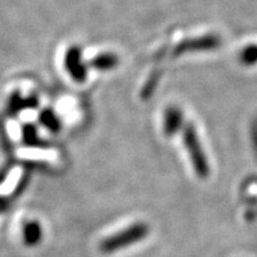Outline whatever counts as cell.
Wrapping results in <instances>:
<instances>
[{
	"label": "cell",
	"instance_id": "obj_1",
	"mask_svg": "<svg viewBox=\"0 0 257 257\" xmlns=\"http://www.w3.org/2000/svg\"><path fill=\"white\" fill-rule=\"evenodd\" d=\"M149 234V226L146 223H135L126 229L112 234L108 238L104 239L100 244V250L105 253H112L125 249L143 240Z\"/></svg>",
	"mask_w": 257,
	"mask_h": 257
},
{
	"label": "cell",
	"instance_id": "obj_2",
	"mask_svg": "<svg viewBox=\"0 0 257 257\" xmlns=\"http://www.w3.org/2000/svg\"><path fill=\"white\" fill-rule=\"evenodd\" d=\"M184 142L197 175L200 179H206L210 174V167H208L207 159L205 156L204 150H202L201 144L199 142L197 131L192 124H188L185 127Z\"/></svg>",
	"mask_w": 257,
	"mask_h": 257
},
{
	"label": "cell",
	"instance_id": "obj_3",
	"mask_svg": "<svg viewBox=\"0 0 257 257\" xmlns=\"http://www.w3.org/2000/svg\"><path fill=\"white\" fill-rule=\"evenodd\" d=\"M220 44V41L216 36H204L200 38H193V40H186L173 50V55H182L188 51H200V50H211L216 49Z\"/></svg>",
	"mask_w": 257,
	"mask_h": 257
},
{
	"label": "cell",
	"instance_id": "obj_4",
	"mask_svg": "<svg viewBox=\"0 0 257 257\" xmlns=\"http://www.w3.org/2000/svg\"><path fill=\"white\" fill-rule=\"evenodd\" d=\"M66 68L75 81L82 82L86 79L87 70L81 62V54L78 48H72L66 55Z\"/></svg>",
	"mask_w": 257,
	"mask_h": 257
},
{
	"label": "cell",
	"instance_id": "obj_5",
	"mask_svg": "<svg viewBox=\"0 0 257 257\" xmlns=\"http://www.w3.org/2000/svg\"><path fill=\"white\" fill-rule=\"evenodd\" d=\"M184 123V115L182 112L176 107H170L166 112L165 117V134L166 136H174L178 131L181 128Z\"/></svg>",
	"mask_w": 257,
	"mask_h": 257
},
{
	"label": "cell",
	"instance_id": "obj_6",
	"mask_svg": "<svg viewBox=\"0 0 257 257\" xmlns=\"http://www.w3.org/2000/svg\"><path fill=\"white\" fill-rule=\"evenodd\" d=\"M91 67L100 70H108L114 68L118 64V57L113 55V54H102L94 57L91 61Z\"/></svg>",
	"mask_w": 257,
	"mask_h": 257
},
{
	"label": "cell",
	"instance_id": "obj_7",
	"mask_svg": "<svg viewBox=\"0 0 257 257\" xmlns=\"http://www.w3.org/2000/svg\"><path fill=\"white\" fill-rule=\"evenodd\" d=\"M24 238L27 244L34 245L41 238V226L37 223H30L24 229Z\"/></svg>",
	"mask_w": 257,
	"mask_h": 257
},
{
	"label": "cell",
	"instance_id": "obj_8",
	"mask_svg": "<svg viewBox=\"0 0 257 257\" xmlns=\"http://www.w3.org/2000/svg\"><path fill=\"white\" fill-rule=\"evenodd\" d=\"M240 59H242V62L244 64H248V66H251V64L257 62V46H249L246 47L245 49L242 51L240 54Z\"/></svg>",
	"mask_w": 257,
	"mask_h": 257
},
{
	"label": "cell",
	"instance_id": "obj_9",
	"mask_svg": "<svg viewBox=\"0 0 257 257\" xmlns=\"http://www.w3.org/2000/svg\"><path fill=\"white\" fill-rule=\"evenodd\" d=\"M156 81H157V76L154 75L150 78L149 81L147 82V85L144 86L143 88V92H142V96H144V98H148V96H150V94H152L154 88H155V85H156Z\"/></svg>",
	"mask_w": 257,
	"mask_h": 257
}]
</instances>
